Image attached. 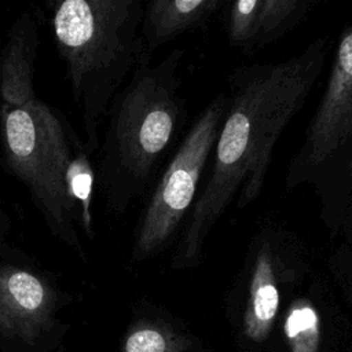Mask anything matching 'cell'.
Returning a JSON list of instances; mask_svg holds the SVG:
<instances>
[{"instance_id":"obj_15","label":"cell","mask_w":352,"mask_h":352,"mask_svg":"<svg viewBox=\"0 0 352 352\" xmlns=\"http://www.w3.org/2000/svg\"><path fill=\"white\" fill-rule=\"evenodd\" d=\"M12 230V223L0 201V258L8 261H29L32 260L21 249H18L10 238Z\"/></svg>"},{"instance_id":"obj_12","label":"cell","mask_w":352,"mask_h":352,"mask_svg":"<svg viewBox=\"0 0 352 352\" xmlns=\"http://www.w3.org/2000/svg\"><path fill=\"white\" fill-rule=\"evenodd\" d=\"M319 314L309 297H297L285 319V334L292 352H318Z\"/></svg>"},{"instance_id":"obj_6","label":"cell","mask_w":352,"mask_h":352,"mask_svg":"<svg viewBox=\"0 0 352 352\" xmlns=\"http://www.w3.org/2000/svg\"><path fill=\"white\" fill-rule=\"evenodd\" d=\"M227 103V94L219 92L202 109L162 168L133 230V263L154 258L177 241L199 194Z\"/></svg>"},{"instance_id":"obj_4","label":"cell","mask_w":352,"mask_h":352,"mask_svg":"<svg viewBox=\"0 0 352 352\" xmlns=\"http://www.w3.org/2000/svg\"><path fill=\"white\" fill-rule=\"evenodd\" d=\"M48 7L52 38L94 157L114 96L135 67L151 58L140 36L144 6L142 0H63Z\"/></svg>"},{"instance_id":"obj_11","label":"cell","mask_w":352,"mask_h":352,"mask_svg":"<svg viewBox=\"0 0 352 352\" xmlns=\"http://www.w3.org/2000/svg\"><path fill=\"white\" fill-rule=\"evenodd\" d=\"M314 4L312 0H261L256 51L275 43L297 26Z\"/></svg>"},{"instance_id":"obj_16","label":"cell","mask_w":352,"mask_h":352,"mask_svg":"<svg viewBox=\"0 0 352 352\" xmlns=\"http://www.w3.org/2000/svg\"><path fill=\"white\" fill-rule=\"evenodd\" d=\"M340 234L342 235L346 245H352V192L348 198V204H346V208H345V213H344Z\"/></svg>"},{"instance_id":"obj_3","label":"cell","mask_w":352,"mask_h":352,"mask_svg":"<svg viewBox=\"0 0 352 352\" xmlns=\"http://www.w3.org/2000/svg\"><path fill=\"white\" fill-rule=\"evenodd\" d=\"M183 58L184 50L175 48L158 63L143 59L109 107L95 170L106 208L116 216L150 192L187 122Z\"/></svg>"},{"instance_id":"obj_9","label":"cell","mask_w":352,"mask_h":352,"mask_svg":"<svg viewBox=\"0 0 352 352\" xmlns=\"http://www.w3.org/2000/svg\"><path fill=\"white\" fill-rule=\"evenodd\" d=\"M38 30L30 11L21 14L10 28L0 50V104L22 107L37 98L34 63Z\"/></svg>"},{"instance_id":"obj_8","label":"cell","mask_w":352,"mask_h":352,"mask_svg":"<svg viewBox=\"0 0 352 352\" xmlns=\"http://www.w3.org/2000/svg\"><path fill=\"white\" fill-rule=\"evenodd\" d=\"M62 294L32 260L0 258V334L33 342L55 326Z\"/></svg>"},{"instance_id":"obj_10","label":"cell","mask_w":352,"mask_h":352,"mask_svg":"<svg viewBox=\"0 0 352 352\" xmlns=\"http://www.w3.org/2000/svg\"><path fill=\"white\" fill-rule=\"evenodd\" d=\"M224 0H151L143 8L140 36L148 55L176 37L205 29Z\"/></svg>"},{"instance_id":"obj_13","label":"cell","mask_w":352,"mask_h":352,"mask_svg":"<svg viewBox=\"0 0 352 352\" xmlns=\"http://www.w3.org/2000/svg\"><path fill=\"white\" fill-rule=\"evenodd\" d=\"M261 0H236L227 3L226 33L228 44L245 54L256 51L258 11Z\"/></svg>"},{"instance_id":"obj_14","label":"cell","mask_w":352,"mask_h":352,"mask_svg":"<svg viewBox=\"0 0 352 352\" xmlns=\"http://www.w3.org/2000/svg\"><path fill=\"white\" fill-rule=\"evenodd\" d=\"M172 341L162 324L140 320L129 330L120 352H175Z\"/></svg>"},{"instance_id":"obj_2","label":"cell","mask_w":352,"mask_h":352,"mask_svg":"<svg viewBox=\"0 0 352 352\" xmlns=\"http://www.w3.org/2000/svg\"><path fill=\"white\" fill-rule=\"evenodd\" d=\"M0 153L3 168L28 188L51 234L87 261L81 234L94 242L96 170L66 116L38 98L22 107L0 104Z\"/></svg>"},{"instance_id":"obj_1","label":"cell","mask_w":352,"mask_h":352,"mask_svg":"<svg viewBox=\"0 0 352 352\" xmlns=\"http://www.w3.org/2000/svg\"><path fill=\"white\" fill-rule=\"evenodd\" d=\"M327 48V38L320 37L287 59L245 65L228 74L212 169L175 243L172 270L201 265L208 236L232 201L243 210L260 197L274 148L308 100Z\"/></svg>"},{"instance_id":"obj_7","label":"cell","mask_w":352,"mask_h":352,"mask_svg":"<svg viewBox=\"0 0 352 352\" xmlns=\"http://www.w3.org/2000/svg\"><path fill=\"white\" fill-rule=\"evenodd\" d=\"M243 258V331L258 342L267 338L274 326L283 287L294 285L308 272L311 257L297 232L268 221L256 230Z\"/></svg>"},{"instance_id":"obj_5","label":"cell","mask_w":352,"mask_h":352,"mask_svg":"<svg viewBox=\"0 0 352 352\" xmlns=\"http://www.w3.org/2000/svg\"><path fill=\"white\" fill-rule=\"evenodd\" d=\"M351 162L352 25L338 38L324 92L285 177L287 190L312 186L320 202V220L331 235L340 234L352 192Z\"/></svg>"}]
</instances>
